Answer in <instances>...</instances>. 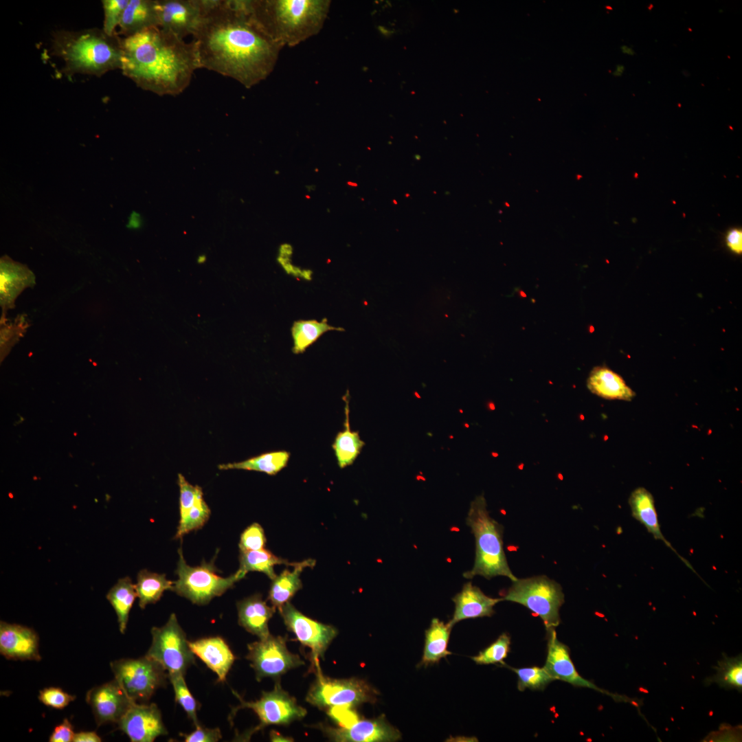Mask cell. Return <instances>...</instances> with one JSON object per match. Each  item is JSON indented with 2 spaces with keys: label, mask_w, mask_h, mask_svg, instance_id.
Returning <instances> with one entry per match:
<instances>
[{
  "label": "cell",
  "mask_w": 742,
  "mask_h": 742,
  "mask_svg": "<svg viewBox=\"0 0 742 742\" xmlns=\"http://www.w3.org/2000/svg\"><path fill=\"white\" fill-rule=\"evenodd\" d=\"M239 561L240 567L238 570L244 575L250 571H257L265 574L271 580L277 576L273 569L274 565L286 564L294 566L297 563L296 562L290 563L264 548L258 550L240 551Z\"/></svg>",
  "instance_id": "34"
},
{
  "label": "cell",
  "mask_w": 742,
  "mask_h": 742,
  "mask_svg": "<svg viewBox=\"0 0 742 742\" xmlns=\"http://www.w3.org/2000/svg\"><path fill=\"white\" fill-rule=\"evenodd\" d=\"M76 696L69 695L60 688H45L39 692L38 699L44 705L56 709H63L71 701L75 700Z\"/></svg>",
  "instance_id": "43"
},
{
  "label": "cell",
  "mask_w": 742,
  "mask_h": 742,
  "mask_svg": "<svg viewBox=\"0 0 742 742\" xmlns=\"http://www.w3.org/2000/svg\"><path fill=\"white\" fill-rule=\"evenodd\" d=\"M178 552L179 559L176 570L178 579L174 581L172 591L194 604H207L245 576L239 570L229 577L220 576L214 560L209 563L203 561L200 565L196 567L190 566L183 558L181 548L179 549Z\"/></svg>",
  "instance_id": "7"
},
{
  "label": "cell",
  "mask_w": 742,
  "mask_h": 742,
  "mask_svg": "<svg viewBox=\"0 0 742 742\" xmlns=\"http://www.w3.org/2000/svg\"><path fill=\"white\" fill-rule=\"evenodd\" d=\"M110 665L115 679L136 703L147 702L168 677L164 667L146 655L137 659H120Z\"/></svg>",
  "instance_id": "9"
},
{
  "label": "cell",
  "mask_w": 742,
  "mask_h": 742,
  "mask_svg": "<svg viewBox=\"0 0 742 742\" xmlns=\"http://www.w3.org/2000/svg\"><path fill=\"white\" fill-rule=\"evenodd\" d=\"M158 27L155 0H130L126 7L117 34L125 37L151 27Z\"/></svg>",
  "instance_id": "26"
},
{
  "label": "cell",
  "mask_w": 742,
  "mask_h": 742,
  "mask_svg": "<svg viewBox=\"0 0 742 742\" xmlns=\"http://www.w3.org/2000/svg\"><path fill=\"white\" fill-rule=\"evenodd\" d=\"M210 509L204 499H200L186 515L179 519L175 539H181L188 532L201 528L210 516Z\"/></svg>",
  "instance_id": "38"
},
{
  "label": "cell",
  "mask_w": 742,
  "mask_h": 742,
  "mask_svg": "<svg viewBox=\"0 0 742 742\" xmlns=\"http://www.w3.org/2000/svg\"><path fill=\"white\" fill-rule=\"evenodd\" d=\"M238 623L249 633L256 636L259 640L267 638L269 635V621L276 611L274 607H269L260 594H255L237 603Z\"/></svg>",
  "instance_id": "23"
},
{
  "label": "cell",
  "mask_w": 742,
  "mask_h": 742,
  "mask_svg": "<svg viewBox=\"0 0 742 742\" xmlns=\"http://www.w3.org/2000/svg\"><path fill=\"white\" fill-rule=\"evenodd\" d=\"M137 597L135 585L128 576L120 578L110 589L106 599L114 609L121 633H125L130 611Z\"/></svg>",
  "instance_id": "31"
},
{
  "label": "cell",
  "mask_w": 742,
  "mask_h": 742,
  "mask_svg": "<svg viewBox=\"0 0 742 742\" xmlns=\"http://www.w3.org/2000/svg\"><path fill=\"white\" fill-rule=\"evenodd\" d=\"M117 724L132 742H153L157 737L168 734L160 710L155 704L135 703Z\"/></svg>",
  "instance_id": "17"
},
{
  "label": "cell",
  "mask_w": 742,
  "mask_h": 742,
  "mask_svg": "<svg viewBox=\"0 0 742 742\" xmlns=\"http://www.w3.org/2000/svg\"><path fill=\"white\" fill-rule=\"evenodd\" d=\"M158 27L184 39L193 36L207 9L208 0H155Z\"/></svg>",
  "instance_id": "13"
},
{
  "label": "cell",
  "mask_w": 742,
  "mask_h": 742,
  "mask_svg": "<svg viewBox=\"0 0 742 742\" xmlns=\"http://www.w3.org/2000/svg\"><path fill=\"white\" fill-rule=\"evenodd\" d=\"M620 49H621V51H622V52L623 54L630 55V56H632V55H633L635 54L633 49L631 47H628L627 45H622L620 47Z\"/></svg>",
  "instance_id": "52"
},
{
  "label": "cell",
  "mask_w": 742,
  "mask_h": 742,
  "mask_svg": "<svg viewBox=\"0 0 742 742\" xmlns=\"http://www.w3.org/2000/svg\"><path fill=\"white\" fill-rule=\"evenodd\" d=\"M306 188L308 192H312L315 190V185H307Z\"/></svg>",
  "instance_id": "54"
},
{
  "label": "cell",
  "mask_w": 742,
  "mask_h": 742,
  "mask_svg": "<svg viewBox=\"0 0 742 742\" xmlns=\"http://www.w3.org/2000/svg\"><path fill=\"white\" fill-rule=\"evenodd\" d=\"M174 582L168 580L164 574H157L144 569L139 572L135 589L139 606L144 609L148 604L155 603L166 590H172Z\"/></svg>",
  "instance_id": "32"
},
{
  "label": "cell",
  "mask_w": 742,
  "mask_h": 742,
  "mask_svg": "<svg viewBox=\"0 0 742 742\" xmlns=\"http://www.w3.org/2000/svg\"><path fill=\"white\" fill-rule=\"evenodd\" d=\"M286 638L269 635L267 638L249 644L246 658L256 673V679L278 678L291 669L304 664L297 654L286 647Z\"/></svg>",
  "instance_id": "12"
},
{
  "label": "cell",
  "mask_w": 742,
  "mask_h": 742,
  "mask_svg": "<svg viewBox=\"0 0 742 742\" xmlns=\"http://www.w3.org/2000/svg\"><path fill=\"white\" fill-rule=\"evenodd\" d=\"M279 611L287 629L295 634L303 646L311 649L312 658L317 666L318 660L324 659L328 646L337 636V629L306 616L290 602L284 604Z\"/></svg>",
  "instance_id": "14"
},
{
  "label": "cell",
  "mask_w": 742,
  "mask_h": 742,
  "mask_svg": "<svg viewBox=\"0 0 742 742\" xmlns=\"http://www.w3.org/2000/svg\"><path fill=\"white\" fill-rule=\"evenodd\" d=\"M466 521L475 537V556L472 569L464 572L463 576L491 579L502 576L515 581L517 578L510 569L504 550V527L490 516L483 495L471 502Z\"/></svg>",
  "instance_id": "5"
},
{
  "label": "cell",
  "mask_w": 742,
  "mask_h": 742,
  "mask_svg": "<svg viewBox=\"0 0 742 742\" xmlns=\"http://www.w3.org/2000/svg\"><path fill=\"white\" fill-rule=\"evenodd\" d=\"M293 251L291 245L289 243L280 245L277 258L278 262L287 274L310 280L312 275V271L310 269H302L291 263V258Z\"/></svg>",
  "instance_id": "44"
},
{
  "label": "cell",
  "mask_w": 742,
  "mask_h": 742,
  "mask_svg": "<svg viewBox=\"0 0 742 742\" xmlns=\"http://www.w3.org/2000/svg\"><path fill=\"white\" fill-rule=\"evenodd\" d=\"M207 257L205 254H200L197 256L196 262L198 264H203L206 262Z\"/></svg>",
  "instance_id": "53"
},
{
  "label": "cell",
  "mask_w": 742,
  "mask_h": 742,
  "mask_svg": "<svg viewBox=\"0 0 742 742\" xmlns=\"http://www.w3.org/2000/svg\"><path fill=\"white\" fill-rule=\"evenodd\" d=\"M189 646L217 676L224 682L234 660L235 656L225 641L220 637H210L189 642Z\"/></svg>",
  "instance_id": "22"
},
{
  "label": "cell",
  "mask_w": 742,
  "mask_h": 742,
  "mask_svg": "<svg viewBox=\"0 0 742 742\" xmlns=\"http://www.w3.org/2000/svg\"><path fill=\"white\" fill-rule=\"evenodd\" d=\"M187 742H216L221 738V732L219 728H207L200 725L196 727V730L190 733H180Z\"/></svg>",
  "instance_id": "45"
},
{
  "label": "cell",
  "mask_w": 742,
  "mask_h": 742,
  "mask_svg": "<svg viewBox=\"0 0 742 742\" xmlns=\"http://www.w3.org/2000/svg\"><path fill=\"white\" fill-rule=\"evenodd\" d=\"M101 738L95 732L82 731L75 733L73 739L74 742H100Z\"/></svg>",
  "instance_id": "48"
},
{
  "label": "cell",
  "mask_w": 742,
  "mask_h": 742,
  "mask_svg": "<svg viewBox=\"0 0 742 742\" xmlns=\"http://www.w3.org/2000/svg\"><path fill=\"white\" fill-rule=\"evenodd\" d=\"M728 247L734 253L741 254L742 251V232L739 229H732L728 232L726 236Z\"/></svg>",
  "instance_id": "47"
},
{
  "label": "cell",
  "mask_w": 742,
  "mask_h": 742,
  "mask_svg": "<svg viewBox=\"0 0 742 742\" xmlns=\"http://www.w3.org/2000/svg\"><path fill=\"white\" fill-rule=\"evenodd\" d=\"M35 284L34 273L25 265L3 256L0 261V301L5 311L14 306L18 295Z\"/></svg>",
  "instance_id": "21"
},
{
  "label": "cell",
  "mask_w": 742,
  "mask_h": 742,
  "mask_svg": "<svg viewBox=\"0 0 742 742\" xmlns=\"http://www.w3.org/2000/svg\"><path fill=\"white\" fill-rule=\"evenodd\" d=\"M269 737H270V740L271 741H275V742L276 741L289 742V741H293L291 738L287 737H284L280 733H279V732H276L275 730H271L270 732Z\"/></svg>",
  "instance_id": "50"
},
{
  "label": "cell",
  "mask_w": 742,
  "mask_h": 742,
  "mask_svg": "<svg viewBox=\"0 0 742 742\" xmlns=\"http://www.w3.org/2000/svg\"><path fill=\"white\" fill-rule=\"evenodd\" d=\"M172 685L176 701L183 708L188 717L192 720L195 727L199 726L197 719V701L192 696L184 679V675L175 673L168 675Z\"/></svg>",
  "instance_id": "37"
},
{
  "label": "cell",
  "mask_w": 742,
  "mask_h": 742,
  "mask_svg": "<svg viewBox=\"0 0 742 742\" xmlns=\"http://www.w3.org/2000/svg\"><path fill=\"white\" fill-rule=\"evenodd\" d=\"M75 733L73 730V726L70 721L67 719H65L63 722L58 725L52 732L49 737V741L50 742H70L73 741L74 736Z\"/></svg>",
  "instance_id": "46"
},
{
  "label": "cell",
  "mask_w": 742,
  "mask_h": 742,
  "mask_svg": "<svg viewBox=\"0 0 742 742\" xmlns=\"http://www.w3.org/2000/svg\"><path fill=\"white\" fill-rule=\"evenodd\" d=\"M315 564L313 559H307L297 563L292 571L284 570L282 573L272 580L269 592L268 599L273 607L280 609L289 602L293 595L302 587L300 574L307 567H313Z\"/></svg>",
  "instance_id": "27"
},
{
  "label": "cell",
  "mask_w": 742,
  "mask_h": 742,
  "mask_svg": "<svg viewBox=\"0 0 742 742\" xmlns=\"http://www.w3.org/2000/svg\"><path fill=\"white\" fill-rule=\"evenodd\" d=\"M130 0H103L102 1L104 19L103 31L109 36L117 34L115 29L118 27L123 12Z\"/></svg>",
  "instance_id": "41"
},
{
  "label": "cell",
  "mask_w": 742,
  "mask_h": 742,
  "mask_svg": "<svg viewBox=\"0 0 742 742\" xmlns=\"http://www.w3.org/2000/svg\"><path fill=\"white\" fill-rule=\"evenodd\" d=\"M513 671L517 675V689L524 691L526 688L532 690H543L554 681L552 677L544 667L513 668L504 665Z\"/></svg>",
  "instance_id": "36"
},
{
  "label": "cell",
  "mask_w": 742,
  "mask_h": 742,
  "mask_svg": "<svg viewBox=\"0 0 742 742\" xmlns=\"http://www.w3.org/2000/svg\"><path fill=\"white\" fill-rule=\"evenodd\" d=\"M238 697L240 705L232 712L242 708H249L257 715L260 723L247 734L242 735L243 741H247L256 732L270 725H287L302 719L306 715V710L297 704L296 700L284 690L279 682L276 683L274 688L268 692L263 691L261 697L255 701H245L240 696L233 691Z\"/></svg>",
  "instance_id": "11"
},
{
  "label": "cell",
  "mask_w": 742,
  "mask_h": 742,
  "mask_svg": "<svg viewBox=\"0 0 742 742\" xmlns=\"http://www.w3.org/2000/svg\"><path fill=\"white\" fill-rule=\"evenodd\" d=\"M510 637L503 633L491 645L481 651L471 659L477 664H492L499 663L505 665L504 659L510 651Z\"/></svg>",
  "instance_id": "39"
},
{
  "label": "cell",
  "mask_w": 742,
  "mask_h": 742,
  "mask_svg": "<svg viewBox=\"0 0 742 742\" xmlns=\"http://www.w3.org/2000/svg\"><path fill=\"white\" fill-rule=\"evenodd\" d=\"M266 543L264 530L258 523L248 526L241 534L239 542L240 550L250 551L263 549Z\"/></svg>",
  "instance_id": "42"
},
{
  "label": "cell",
  "mask_w": 742,
  "mask_h": 742,
  "mask_svg": "<svg viewBox=\"0 0 742 742\" xmlns=\"http://www.w3.org/2000/svg\"><path fill=\"white\" fill-rule=\"evenodd\" d=\"M200 68L232 78L246 88L273 71L283 47L254 17L250 1L208 0L192 36Z\"/></svg>",
  "instance_id": "1"
},
{
  "label": "cell",
  "mask_w": 742,
  "mask_h": 742,
  "mask_svg": "<svg viewBox=\"0 0 742 742\" xmlns=\"http://www.w3.org/2000/svg\"><path fill=\"white\" fill-rule=\"evenodd\" d=\"M629 504L633 517L643 524L655 539L662 541L690 569L695 572L690 564L679 555L662 533L651 493L644 488H637L631 493Z\"/></svg>",
  "instance_id": "24"
},
{
  "label": "cell",
  "mask_w": 742,
  "mask_h": 742,
  "mask_svg": "<svg viewBox=\"0 0 742 742\" xmlns=\"http://www.w3.org/2000/svg\"><path fill=\"white\" fill-rule=\"evenodd\" d=\"M524 605L543 622L546 629L560 623L559 610L564 603L561 585L546 575L517 578L502 598Z\"/></svg>",
  "instance_id": "6"
},
{
  "label": "cell",
  "mask_w": 742,
  "mask_h": 742,
  "mask_svg": "<svg viewBox=\"0 0 742 742\" xmlns=\"http://www.w3.org/2000/svg\"><path fill=\"white\" fill-rule=\"evenodd\" d=\"M199 68L194 42L186 43L157 26L122 38L120 69L144 90L179 95Z\"/></svg>",
  "instance_id": "2"
},
{
  "label": "cell",
  "mask_w": 742,
  "mask_h": 742,
  "mask_svg": "<svg viewBox=\"0 0 742 742\" xmlns=\"http://www.w3.org/2000/svg\"><path fill=\"white\" fill-rule=\"evenodd\" d=\"M625 70V67L622 65L618 64L616 65L615 70L613 72V75L615 76H620Z\"/></svg>",
  "instance_id": "51"
},
{
  "label": "cell",
  "mask_w": 742,
  "mask_h": 742,
  "mask_svg": "<svg viewBox=\"0 0 742 742\" xmlns=\"http://www.w3.org/2000/svg\"><path fill=\"white\" fill-rule=\"evenodd\" d=\"M86 701L91 708L98 726L107 723H117L136 703L128 697L115 679L89 690Z\"/></svg>",
  "instance_id": "16"
},
{
  "label": "cell",
  "mask_w": 742,
  "mask_h": 742,
  "mask_svg": "<svg viewBox=\"0 0 742 742\" xmlns=\"http://www.w3.org/2000/svg\"><path fill=\"white\" fill-rule=\"evenodd\" d=\"M587 386L593 394L609 400L630 401L636 395L618 374L604 366L592 370Z\"/></svg>",
  "instance_id": "25"
},
{
  "label": "cell",
  "mask_w": 742,
  "mask_h": 742,
  "mask_svg": "<svg viewBox=\"0 0 742 742\" xmlns=\"http://www.w3.org/2000/svg\"><path fill=\"white\" fill-rule=\"evenodd\" d=\"M451 628L437 618H434L425 631V642L420 664L428 666L438 663L451 655L447 645Z\"/></svg>",
  "instance_id": "29"
},
{
  "label": "cell",
  "mask_w": 742,
  "mask_h": 742,
  "mask_svg": "<svg viewBox=\"0 0 742 742\" xmlns=\"http://www.w3.org/2000/svg\"><path fill=\"white\" fill-rule=\"evenodd\" d=\"M330 330L344 331L345 330L341 327L329 325L326 318H324L321 322L315 319L294 322L291 329L293 340V352L294 354L303 353L324 333Z\"/></svg>",
  "instance_id": "33"
},
{
  "label": "cell",
  "mask_w": 742,
  "mask_h": 742,
  "mask_svg": "<svg viewBox=\"0 0 742 742\" xmlns=\"http://www.w3.org/2000/svg\"><path fill=\"white\" fill-rule=\"evenodd\" d=\"M151 634L152 643L146 655L159 662L168 675H185L195 662L194 654L176 615L172 614L164 626L153 627Z\"/></svg>",
  "instance_id": "10"
},
{
  "label": "cell",
  "mask_w": 742,
  "mask_h": 742,
  "mask_svg": "<svg viewBox=\"0 0 742 742\" xmlns=\"http://www.w3.org/2000/svg\"><path fill=\"white\" fill-rule=\"evenodd\" d=\"M289 451L282 450L267 452L243 461L221 464L219 469H240L262 472L270 475H276L287 466L290 458Z\"/></svg>",
  "instance_id": "30"
},
{
  "label": "cell",
  "mask_w": 742,
  "mask_h": 742,
  "mask_svg": "<svg viewBox=\"0 0 742 742\" xmlns=\"http://www.w3.org/2000/svg\"><path fill=\"white\" fill-rule=\"evenodd\" d=\"M715 675L706 679V684L716 683L726 689H742V658L741 655L735 657L724 656L715 668Z\"/></svg>",
  "instance_id": "35"
},
{
  "label": "cell",
  "mask_w": 742,
  "mask_h": 742,
  "mask_svg": "<svg viewBox=\"0 0 742 742\" xmlns=\"http://www.w3.org/2000/svg\"><path fill=\"white\" fill-rule=\"evenodd\" d=\"M546 629L548 652L543 667L554 680H561L576 687L592 688L611 696L614 699H623V697L601 689L592 682L581 677L571 660L568 647L558 640L555 628Z\"/></svg>",
  "instance_id": "15"
},
{
  "label": "cell",
  "mask_w": 742,
  "mask_h": 742,
  "mask_svg": "<svg viewBox=\"0 0 742 742\" xmlns=\"http://www.w3.org/2000/svg\"><path fill=\"white\" fill-rule=\"evenodd\" d=\"M329 0H254L252 14L282 47H293L317 34L328 16Z\"/></svg>",
  "instance_id": "3"
},
{
  "label": "cell",
  "mask_w": 742,
  "mask_h": 742,
  "mask_svg": "<svg viewBox=\"0 0 742 742\" xmlns=\"http://www.w3.org/2000/svg\"><path fill=\"white\" fill-rule=\"evenodd\" d=\"M452 600L455 610L447 623L451 627L463 620L492 616L495 614L494 606L503 598L490 597L471 582H467Z\"/></svg>",
  "instance_id": "20"
},
{
  "label": "cell",
  "mask_w": 742,
  "mask_h": 742,
  "mask_svg": "<svg viewBox=\"0 0 742 742\" xmlns=\"http://www.w3.org/2000/svg\"><path fill=\"white\" fill-rule=\"evenodd\" d=\"M178 485L179 487V513L180 519H181L191 508L203 498V493L199 486L192 485L181 473L178 474Z\"/></svg>",
  "instance_id": "40"
},
{
  "label": "cell",
  "mask_w": 742,
  "mask_h": 742,
  "mask_svg": "<svg viewBox=\"0 0 742 742\" xmlns=\"http://www.w3.org/2000/svg\"><path fill=\"white\" fill-rule=\"evenodd\" d=\"M142 218L141 215L137 212H133L131 214L128 221V227L130 229H138L142 226Z\"/></svg>",
  "instance_id": "49"
},
{
  "label": "cell",
  "mask_w": 742,
  "mask_h": 742,
  "mask_svg": "<svg viewBox=\"0 0 742 742\" xmlns=\"http://www.w3.org/2000/svg\"><path fill=\"white\" fill-rule=\"evenodd\" d=\"M319 728L330 739L339 742L396 741L401 739L400 732L383 716L372 719H358L348 727L321 726Z\"/></svg>",
  "instance_id": "18"
},
{
  "label": "cell",
  "mask_w": 742,
  "mask_h": 742,
  "mask_svg": "<svg viewBox=\"0 0 742 742\" xmlns=\"http://www.w3.org/2000/svg\"><path fill=\"white\" fill-rule=\"evenodd\" d=\"M377 691L370 684L357 678L334 679L323 675L318 669L317 677L309 688L306 700L321 710L334 707L352 708L363 703H374Z\"/></svg>",
  "instance_id": "8"
},
{
  "label": "cell",
  "mask_w": 742,
  "mask_h": 742,
  "mask_svg": "<svg viewBox=\"0 0 742 742\" xmlns=\"http://www.w3.org/2000/svg\"><path fill=\"white\" fill-rule=\"evenodd\" d=\"M52 54L64 63L68 75L83 74L101 76L121 69L122 38L98 28L57 31L52 38Z\"/></svg>",
  "instance_id": "4"
},
{
  "label": "cell",
  "mask_w": 742,
  "mask_h": 742,
  "mask_svg": "<svg viewBox=\"0 0 742 742\" xmlns=\"http://www.w3.org/2000/svg\"><path fill=\"white\" fill-rule=\"evenodd\" d=\"M0 653L10 660L40 661L38 636L32 629L1 621Z\"/></svg>",
  "instance_id": "19"
},
{
  "label": "cell",
  "mask_w": 742,
  "mask_h": 742,
  "mask_svg": "<svg viewBox=\"0 0 742 742\" xmlns=\"http://www.w3.org/2000/svg\"><path fill=\"white\" fill-rule=\"evenodd\" d=\"M348 392L344 396L345 401V421L344 429L339 431L332 444L337 464L341 469L352 465L361 453L365 442L358 431H352L349 424Z\"/></svg>",
  "instance_id": "28"
}]
</instances>
